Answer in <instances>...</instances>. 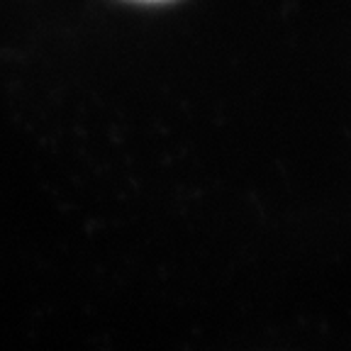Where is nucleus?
Wrapping results in <instances>:
<instances>
[{
  "label": "nucleus",
  "instance_id": "nucleus-1",
  "mask_svg": "<svg viewBox=\"0 0 351 351\" xmlns=\"http://www.w3.org/2000/svg\"><path fill=\"white\" fill-rule=\"evenodd\" d=\"M132 3H169V0H132Z\"/></svg>",
  "mask_w": 351,
  "mask_h": 351
}]
</instances>
